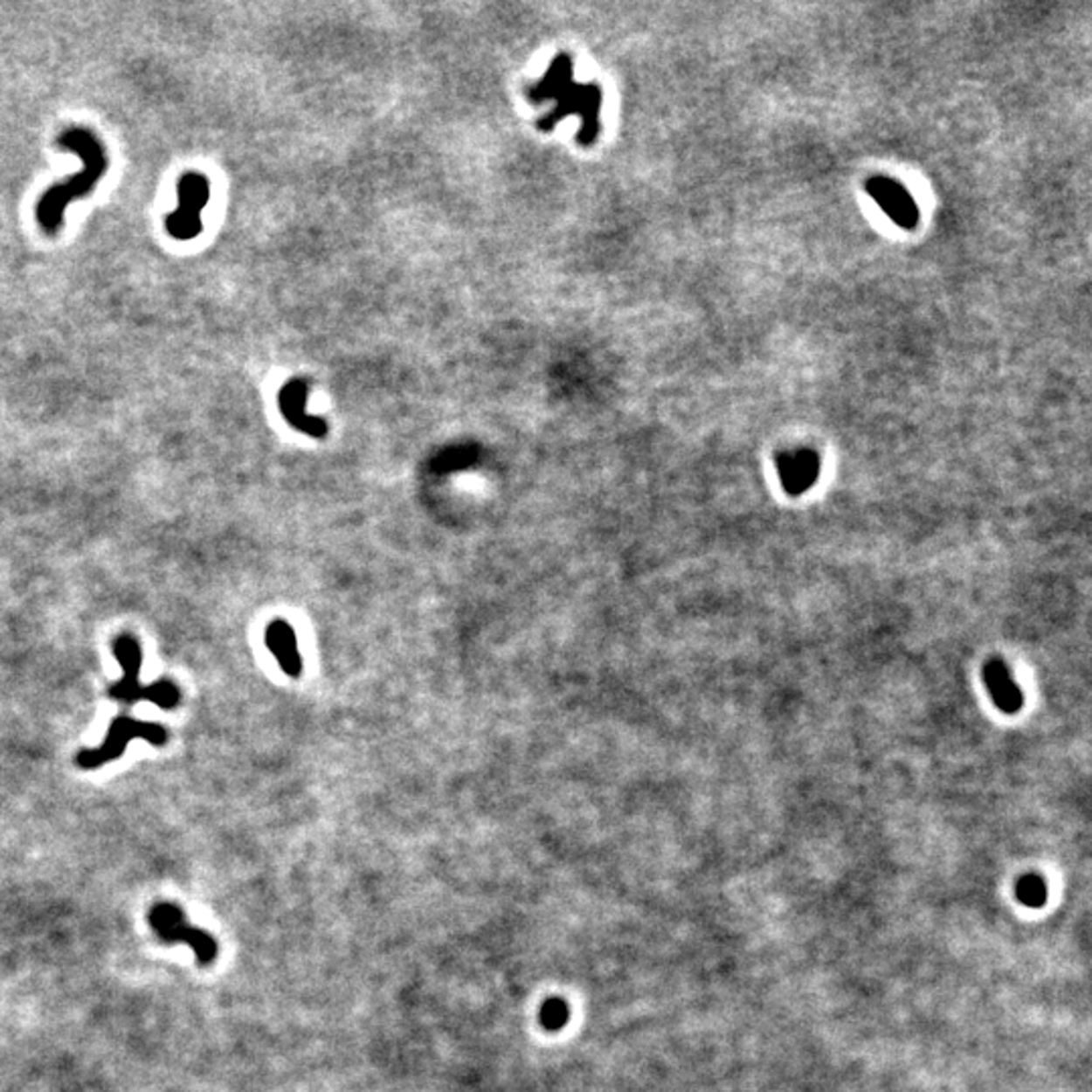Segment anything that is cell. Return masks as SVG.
Segmentation results:
<instances>
[{
    "label": "cell",
    "mask_w": 1092,
    "mask_h": 1092,
    "mask_svg": "<svg viewBox=\"0 0 1092 1092\" xmlns=\"http://www.w3.org/2000/svg\"><path fill=\"white\" fill-rule=\"evenodd\" d=\"M57 146L61 150L75 152L83 160V169L77 175L67 176V181L53 184L38 198L35 215L45 235L59 233L67 204L77 201V198L87 197L95 189V184L100 183V178L106 175L109 166L104 144L87 128H67L57 136Z\"/></svg>",
    "instance_id": "6da1fadb"
},
{
    "label": "cell",
    "mask_w": 1092,
    "mask_h": 1092,
    "mask_svg": "<svg viewBox=\"0 0 1092 1092\" xmlns=\"http://www.w3.org/2000/svg\"><path fill=\"white\" fill-rule=\"evenodd\" d=\"M114 655L118 660V664L121 666V672L124 676L118 682L109 686V698L118 700L121 704H136L142 702V700H148V702L156 704L158 708L164 710H172L176 708L178 702H181V690L178 686L172 682L169 678L158 680L156 684L150 686H142L140 684V667H142V647H140L138 639L134 635H120L118 639L114 641Z\"/></svg>",
    "instance_id": "7a4b0ae2"
},
{
    "label": "cell",
    "mask_w": 1092,
    "mask_h": 1092,
    "mask_svg": "<svg viewBox=\"0 0 1092 1092\" xmlns=\"http://www.w3.org/2000/svg\"><path fill=\"white\" fill-rule=\"evenodd\" d=\"M148 921H150V927L158 935V939L166 943V945H178V943H183V945H189L195 950L198 967H209L215 963L218 955V945L213 939V935L203 929L192 927L178 904H154L150 909V915H148Z\"/></svg>",
    "instance_id": "3957f363"
},
{
    "label": "cell",
    "mask_w": 1092,
    "mask_h": 1092,
    "mask_svg": "<svg viewBox=\"0 0 1092 1092\" xmlns=\"http://www.w3.org/2000/svg\"><path fill=\"white\" fill-rule=\"evenodd\" d=\"M134 738H142V741L154 744V747H164L166 741H169V732L164 730V727H160V724L136 721L132 716H118L112 722V727H109L100 747L81 750L75 761L86 771L100 769L124 755L128 743L134 741Z\"/></svg>",
    "instance_id": "277c9868"
},
{
    "label": "cell",
    "mask_w": 1092,
    "mask_h": 1092,
    "mask_svg": "<svg viewBox=\"0 0 1092 1092\" xmlns=\"http://www.w3.org/2000/svg\"><path fill=\"white\" fill-rule=\"evenodd\" d=\"M178 207L166 217V231L176 241H192L203 233V209L211 197L209 178L201 172H186L178 178Z\"/></svg>",
    "instance_id": "5b68a950"
},
{
    "label": "cell",
    "mask_w": 1092,
    "mask_h": 1092,
    "mask_svg": "<svg viewBox=\"0 0 1092 1092\" xmlns=\"http://www.w3.org/2000/svg\"><path fill=\"white\" fill-rule=\"evenodd\" d=\"M866 190L874 203L884 211L892 223L902 229H915L918 225V204L901 183L888 176H872L866 183Z\"/></svg>",
    "instance_id": "8992f818"
},
{
    "label": "cell",
    "mask_w": 1092,
    "mask_h": 1092,
    "mask_svg": "<svg viewBox=\"0 0 1092 1092\" xmlns=\"http://www.w3.org/2000/svg\"><path fill=\"white\" fill-rule=\"evenodd\" d=\"M777 470L785 492L798 496L807 492L819 478V458L812 449H793L779 455Z\"/></svg>",
    "instance_id": "52a82bcc"
},
{
    "label": "cell",
    "mask_w": 1092,
    "mask_h": 1092,
    "mask_svg": "<svg viewBox=\"0 0 1092 1092\" xmlns=\"http://www.w3.org/2000/svg\"><path fill=\"white\" fill-rule=\"evenodd\" d=\"M266 646L267 650L273 653V658L278 660V664L281 670H284L287 676L298 678L301 670H304V664H301V653L298 650V639H295L294 627L290 623L275 619L267 625L266 629Z\"/></svg>",
    "instance_id": "ba28073f"
},
{
    "label": "cell",
    "mask_w": 1092,
    "mask_h": 1092,
    "mask_svg": "<svg viewBox=\"0 0 1092 1092\" xmlns=\"http://www.w3.org/2000/svg\"><path fill=\"white\" fill-rule=\"evenodd\" d=\"M304 403H306V384L300 381H292L287 383L280 393V409L284 413L286 421L290 425L301 429L304 433L310 435H324L326 427L324 423L320 419H314V417L306 415L304 411Z\"/></svg>",
    "instance_id": "9c48e42d"
},
{
    "label": "cell",
    "mask_w": 1092,
    "mask_h": 1092,
    "mask_svg": "<svg viewBox=\"0 0 1092 1092\" xmlns=\"http://www.w3.org/2000/svg\"><path fill=\"white\" fill-rule=\"evenodd\" d=\"M983 676H985L987 690L989 694H992L993 702L999 706V710H1004L1006 715H1016V712L1021 708L1024 698H1021V692L1018 686L1013 684V680L1010 676V672L1006 670V666L1001 664L999 660L989 661V664L985 666V672H983Z\"/></svg>",
    "instance_id": "30bf717a"
},
{
    "label": "cell",
    "mask_w": 1092,
    "mask_h": 1092,
    "mask_svg": "<svg viewBox=\"0 0 1092 1092\" xmlns=\"http://www.w3.org/2000/svg\"><path fill=\"white\" fill-rule=\"evenodd\" d=\"M541 1026L546 1032H558L567 1026L569 1021V1006L561 998H549L541 1007Z\"/></svg>",
    "instance_id": "8fae6325"
}]
</instances>
